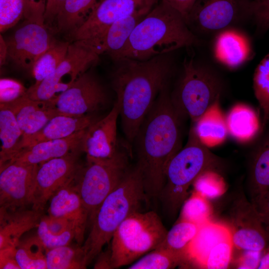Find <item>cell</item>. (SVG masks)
<instances>
[{
  "label": "cell",
  "instance_id": "1",
  "mask_svg": "<svg viewBox=\"0 0 269 269\" xmlns=\"http://www.w3.org/2000/svg\"><path fill=\"white\" fill-rule=\"evenodd\" d=\"M180 117L172 104L167 85L146 115L133 143L136 163L148 198L159 197L171 159L182 148Z\"/></svg>",
  "mask_w": 269,
  "mask_h": 269
},
{
  "label": "cell",
  "instance_id": "2",
  "mask_svg": "<svg viewBox=\"0 0 269 269\" xmlns=\"http://www.w3.org/2000/svg\"><path fill=\"white\" fill-rule=\"evenodd\" d=\"M168 54L144 61L129 58L114 61L116 66L111 79L115 103L123 131L131 143L159 93L168 85L173 69Z\"/></svg>",
  "mask_w": 269,
  "mask_h": 269
},
{
  "label": "cell",
  "instance_id": "3",
  "mask_svg": "<svg viewBox=\"0 0 269 269\" xmlns=\"http://www.w3.org/2000/svg\"><path fill=\"white\" fill-rule=\"evenodd\" d=\"M199 43L182 15L159 0L136 25L123 48L111 58L144 61Z\"/></svg>",
  "mask_w": 269,
  "mask_h": 269
},
{
  "label": "cell",
  "instance_id": "4",
  "mask_svg": "<svg viewBox=\"0 0 269 269\" xmlns=\"http://www.w3.org/2000/svg\"><path fill=\"white\" fill-rule=\"evenodd\" d=\"M147 199L139 170L135 166L129 168L102 202L91 223L90 233L81 246L86 267L109 243L120 224L130 214L139 211L141 203Z\"/></svg>",
  "mask_w": 269,
  "mask_h": 269
},
{
  "label": "cell",
  "instance_id": "5",
  "mask_svg": "<svg viewBox=\"0 0 269 269\" xmlns=\"http://www.w3.org/2000/svg\"><path fill=\"white\" fill-rule=\"evenodd\" d=\"M216 162L215 156L191 128L186 144L166 167L165 184L159 196L165 208L176 213L186 199L190 186L201 173L212 169Z\"/></svg>",
  "mask_w": 269,
  "mask_h": 269
},
{
  "label": "cell",
  "instance_id": "6",
  "mask_svg": "<svg viewBox=\"0 0 269 269\" xmlns=\"http://www.w3.org/2000/svg\"><path fill=\"white\" fill-rule=\"evenodd\" d=\"M167 232L159 216L153 211H137L130 214L111 239L113 269L132 264L156 249Z\"/></svg>",
  "mask_w": 269,
  "mask_h": 269
},
{
  "label": "cell",
  "instance_id": "7",
  "mask_svg": "<svg viewBox=\"0 0 269 269\" xmlns=\"http://www.w3.org/2000/svg\"><path fill=\"white\" fill-rule=\"evenodd\" d=\"M183 66V74L170 97L180 118L188 117L194 123L220 99L221 85L215 74L193 57L185 58Z\"/></svg>",
  "mask_w": 269,
  "mask_h": 269
},
{
  "label": "cell",
  "instance_id": "8",
  "mask_svg": "<svg viewBox=\"0 0 269 269\" xmlns=\"http://www.w3.org/2000/svg\"><path fill=\"white\" fill-rule=\"evenodd\" d=\"M45 8L41 2L27 6L25 20L5 42L6 55L19 68L32 70L55 41L44 25Z\"/></svg>",
  "mask_w": 269,
  "mask_h": 269
},
{
  "label": "cell",
  "instance_id": "9",
  "mask_svg": "<svg viewBox=\"0 0 269 269\" xmlns=\"http://www.w3.org/2000/svg\"><path fill=\"white\" fill-rule=\"evenodd\" d=\"M86 159L76 182L91 223L102 202L119 184L129 167L126 155L106 161Z\"/></svg>",
  "mask_w": 269,
  "mask_h": 269
},
{
  "label": "cell",
  "instance_id": "10",
  "mask_svg": "<svg viewBox=\"0 0 269 269\" xmlns=\"http://www.w3.org/2000/svg\"><path fill=\"white\" fill-rule=\"evenodd\" d=\"M99 56L81 41H74L69 44L65 58L56 69L37 86H31L27 89L26 96L39 101L53 100L57 93L65 91L74 83L64 82V76L69 75L74 81L98 62Z\"/></svg>",
  "mask_w": 269,
  "mask_h": 269
},
{
  "label": "cell",
  "instance_id": "11",
  "mask_svg": "<svg viewBox=\"0 0 269 269\" xmlns=\"http://www.w3.org/2000/svg\"><path fill=\"white\" fill-rule=\"evenodd\" d=\"M252 0H197L186 20L192 30L202 33L222 31L251 17Z\"/></svg>",
  "mask_w": 269,
  "mask_h": 269
},
{
  "label": "cell",
  "instance_id": "12",
  "mask_svg": "<svg viewBox=\"0 0 269 269\" xmlns=\"http://www.w3.org/2000/svg\"><path fill=\"white\" fill-rule=\"evenodd\" d=\"M107 101L103 85L94 75L85 72L69 88L50 101L60 114L83 116L99 110Z\"/></svg>",
  "mask_w": 269,
  "mask_h": 269
},
{
  "label": "cell",
  "instance_id": "13",
  "mask_svg": "<svg viewBox=\"0 0 269 269\" xmlns=\"http://www.w3.org/2000/svg\"><path fill=\"white\" fill-rule=\"evenodd\" d=\"M80 152L53 158L38 165L32 208L42 211L51 196L76 176L82 167L78 163Z\"/></svg>",
  "mask_w": 269,
  "mask_h": 269
},
{
  "label": "cell",
  "instance_id": "14",
  "mask_svg": "<svg viewBox=\"0 0 269 269\" xmlns=\"http://www.w3.org/2000/svg\"><path fill=\"white\" fill-rule=\"evenodd\" d=\"M38 165L8 162L0 166V207L32 205Z\"/></svg>",
  "mask_w": 269,
  "mask_h": 269
},
{
  "label": "cell",
  "instance_id": "15",
  "mask_svg": "<svg viewBox=\"0 0 269 269\" xmlns=\"http://www.w3.org/2000/svg\"><path fill=\"white\" fill-rule=\"evenodd\" d=\"M159 0H102L88 18L70 33L74 40L96 38L119 20L141 9L154 6Z\"/></svg>",
  "mask_w": 269,
  "mask_h": 269
},
{
  "label": "cell",
  "instance_id": "16",
  "mask_svg": "<svg viewBox=\"0 0 269 269\" xmlns=\"http://www.w3.org/2000/svg\"><path fill=\"white\" fill-rule=\"evenodd\" d=\"M119 110L115 103L109 114L97 120L86 129L81 150L86 159L106 161L120 157L126 154L119 151L117 139V120Z\"/></svg>",
  "mask_w": 269,
  "mask_h": 269
},
{
  "label": "cell",
  "instance_id": "17",
  "mask_svg": "<svg viewBox=\"0 0 269 269\" xmlns=\"http://www.w3.org/2000/svg\"><path fill=\"white\" fill-rule=\"evenodd\" d=\"M235 207L230 228L233 245L243 251L262 252L269 240L266 225L251 202L241 199Z\"/></svg>",
  "mask_w": 269,
  "mask_h": 269
},
{
  "label": "cell",
  "instance_id": "18",
  "mask_svg": "<svg viewBox=\"0 0 269 269\" xmlns=\"http://www.w3.org/2000/svg\"><path fill=\"white\" fill-rule=\"evenodd\" d=\"M77 175L51 196L49 200L48 213L49 216L70 221L75 227V240L78 245L82 246L86 226L89 221V213L78 189Z\"/></svg>",
  "mask_w": 269,
  "mask_h": 269
},
{
  "label": "cell",
  "instance_id": "19",
  "mask_svg": "<svg viewBox=\"0 0 269 269\" xmlns=\"http://www.w3.org/2000/svg\"><path fill=\"white\" fill-rule=\"evenodd\" d=\"M86 129L66 138L43 141L24 148L8 162L39 165L53 158L82 152L81 144Z\"/></svg>",
  "mask_w": 269,
  "mask_h": 269
},
{
  "label": "cell",
  "instance_id": "20",
  "mask_svg": "<svg viewBox=\"0 0 269 269\" xmlns=\"http://www.w3.org/2000/svg\"><path fill=\"white\" fill-rule=\"evenodd\" d=\"M153 7H145L119 20L96 38L80 40L99 55L106 53L111 58L123 48L136 25Z\"/></svg>",
  "mask_w": 269,
  "mask_h": 269
},
{
  "label": "cell",
  "instance_id": "21",
  "mask_svg": "<svg viewBox=\"0 0 269 269\" xmlns=\"http://www.w3.org/2000/svg\"><path fill=\"white\" fill-rule=\"evenodd\" d=\"M0 106L7 107L13 112L22 133V140L38 132L52 118L59 114L51 101L34 100L26 95Z\"/></svg>",
  "mask_w": 269,
  "mask_h": 269
},
{
  "label": "cell",
  "instance_id": "22",
  "mask_svg": "<svg viewBox=\"0 0 269 269\" xmlns=\"http://www.w3.org/2000/svg\"><path fill=\"white\" fill-rule=\"evenodd\" d=\"M41 212L33 208L0 207V249L16 247L22 235L37 227L43 216Z\"/></svg>",
  "mask_w": 269,
  "mask_h": 269
},
{
  "label": "cell",
  "instance_id": "23",
  "mask_svg": "<svg viewBox=\"0 0 269 269\" xmlns=\"http://www.w3.org/2000/svg\"><path fill=\"white\" fill-rule=\"evenodd\" d=\"M97 120L89 115L73 116L58 114L52 118L38 132L22 140L19 151L41 141L61 139L71 136L78 132L86 129Z\"/></svg>",
  "mask_w": 269,
  "mask_h": 269
},
{
  "label": "cell",
  "instance_id": "24",
  "mask_svg": "<svg viewBox=\"0 0 269 269\" xmlns=\"http://www.w3.org/2000/svg\"><path fill=\"white\" fill-rule=\"evenodd\" d=\"M214 52L216 58L226 66L234 68L250 58V43L241 33L234 29L220 32L215 39Z\"/></svg>",
  "mask_w": 269,
  "mask_h": 269
},
{
  "label": "cell",
  "instance_id": "25",
  "mask_svg": "<svg viewBox=\"0 0 269 269\" xmlns=\"http://www.w3.org/2000/svg\"><path fill=\"white\" fill-rule=\"evenodd\" d=\"M230 239L232 234L229 227L208 220L199 226L188 247V258L203 268L210 251L218 244Z\"/></svg>",
  "mask_w": 269,
  "mask_h": 269
},
{
  "label": "cell",
  "instance_id": "26",
  "mask_svg": "<svg viewBox=\"0 0 269 269\" xmlns=\"http://www.w3.org/2000/svg\"><path fill=\"white\" fill-rule=\"evenodd\" d=\"M219 101L218 99L210 107L192 128L199 140L209 148L223 142L229 134Z\"/></svg>",
  "mask_w": 269,
  "mask_h": 269
},
{
  "label": "cell",
  "instance_id": "27",
  "mask_svg": "<svg viewBox=\"0 0 269 269\" xmlns=\"http://www.w3.org/2000/svg\"><path fill=\"white\" fill-rule=\"evenodd\" d=\"M228 134L239 142L253 139L260 128V119L256 112L244 104L233 106L226 117Z\"/></svg>",
  "mask_w": 269,
  "mask_h": 269
},
{
  "label": "cell",
  "instance_id": "28",
  "mask_svg": "<svg viewBox=\"0 0 269 269\" xmlns=\"http://www.w3.org/2000/svg\"><path fill=\"white\" fill-rule=\"evenodd\" d=\"M22 131L11 109L0 106V166L9 161L19 151Z\"/></svg>",
  "mask_w": 269,
  "mask_h": 269
},
{
  "label": "cell",
  "instance_id": "29",
  "mask_svg": "<svg viewBox=\"0 0 269 269\" xmlns=\"http://www.w3.org/2000/svg\"><path fill=\"white\" fill-rule=\"evenodd\" d=\"M102 0H66L56 19L59 30L70 31L80 26Z\"/></svg>",
  "mask_w": 269,
  "mask_h": 269
},
{
  "label": "cell",
  "instance_id": "30",
  "mask_svg": "<svg viewBox=\"0 0 269 269\" xmlns=\"http://www.w3.org/2000/svg\"><path fill=\"white\" fill-rule=\"evenodd\" d=\"M199 227V225L194 223L180 219L167 231L165 238L157 248L167 249L188 257V247L196 236Z\"/></svg>",
  "mask_w": 269,
  "mask_h": 269
},
{
  "label": "cell",
  "instance_id": "31",
  "mask_svg": "<svg viewBox=\"0 0 269 269\" xmlns=\"http://www.w3.org/2000/svg\"><path fill=\"white\" fill-rule=\"evenodd\" d=\"M251 187L252 198L269 190V136L260 144L254 156Z\"/></svg>",
  "mask_w": 269,
  "mask_h": 269
},
{
  "label": "cell",
  "instance_id": "32",
  "mask_svg": "<svg viewBox=\"0 0 269 269\" xmlns=\"http://www.w3.org/2000/svg\"><path fill=\"white\" fill-rule=\"evenodd\" d=\"M46 250L37 236L20 241L15 257L20 269H47Z\"/></svg>",
  "mask_w": 269,
  "mask_h": 269
},
{
  "label": "cell",
  "instance_id": "33",
  "mask_svg": "<svg viewBox=\"0 0 269 269\" xmlns=\"http://www.w3.org/2000/svg\"><path fill=\"white\" fill-rule=\"evenodd\" d=\"M69 44L55 40L38 59L31 70L35 80L33 86H37L56 69L65 58Z\"/></svg>",
  "mask_w": 269,
  "mask_h": 269
},
{
  "label": "cell",
  "instance_id": "34",
  "mask_svg": "<svg viewBox=\"0 0 269 269\" xmlns=\"http://www.w3.org/2000/svg\"><path fill=\"white\" fill-rule=\"evenodd\" d=\"M47 269H83L86 266L81 246L65 245L46 250Z\"/></svg>",
  "mask_w": 269,
  "mask_h": 269
},
{
  "label": "cell",
  "instance_id": "35",
  "mask_svg": "<svg viewBox=\"0 0 269 269\" xmlns=\"http://www.w3.org/2000/svg\"><path fill=\"white\" fill-rule=\"evenodd\" d=\"M188 257L170 250L157 248L148 252L134 263L129 269H169L175 268Z\"/></svg>",
  "mask_w": 269,
  "mask_h": 269
},
{
  "label": "cell",
  "instance_id": "36",
  "mask_svg": "<svg viewBox=\"0 0 269 269\" xmlns=\"http://www.w3.org/2000/svg\"><path fill=\"white\" fill-rule=\"evenodd\" d=\"M256 98L263 114V124L269 119V53L256 67L253 78Z\"/></svg>",
  "mask_w": 269,
  "mask_h": 269
},
{
  "label": "cell",
  "instance_id": "37",
  "mask_svg": "<svg viewBox=\"0 0 269 269\" xmlns=\"http://www.w3.org/2000/svg\"><path fill=\"white\" fill-rule=\"evenodd\" d=\"M212 212V207L208 199L194 191L182 205L180 219L200 226L210 220Z\"/></svg>",
  "mask_w": 269,
  "mask_h": 269
},
{
  "label": "cell",
  "instance_id": "38",
  "mask_svg": "<svg viewBox=\"0 0 269 269\" xmlns=\"http://www.w3.org/2000/svg\"><path fill=\"white\" fill-rule=\"evenodd\" d=\"M194 191L208 199L222 195L226 186L223 177L212 169L201 173L192 184Z\"/></svg>",
  "mask_w": 269,
  "mask_h": 269
},
{
  "label": "cell",
  "instance_id": "39",
  "mask_svg": "<svg viewBox=\"0 0 269 269\" xmlns=\"http://www.w3.org/2000/svg\"><path fill=\"white\" fill-rule=\"evenodd\" d=\"M26 0H0V31L14 26L24 17Z\"/></svg>",
  "mask_w": 269,
  "mask_h": 269
},
{
  "label": "cell",
  "instance_id": "40",
  "mask_svg": "<svg viewBox=\"0 0 269 269\" xmlns=\"http://www.w3.org/2000/svg\"><path fill=\"white\" fill-rule=\"evenodd\" d=\"M37 236L46 250L68 245L75 239L76 233L74 229H69L59 235L53 234L49 230L43 217L37 226Z\"/></svg>",
  "mask_w": 269,
  "mask_h": 269
},
{
  "label": "cell",
  "instance_id": "41",
  "mask_svg": "<svg viewBox=\"0 0 269 269\" xmlns=\"http://www.w3.org/2000/svg\"><path fill=\"white\" fill-rule=\"evenodd\" d=\"M233 246L232 239L218 244L209 253L203 268L210 269L228 268L231 263Z\"/></svg>",
  "mask_w": 269,
  "mask_h": 269
},
{
  "label": "cell",
  "instance_id": "42",
  "mask_svg": "<svg viewBox=\"0 0 269 269\" xmlns=\"http://www.w3.org/2000/svg\"><path fill=\"white\" fill-rule=\"evenodd\" d=\"M27 89L20 82L10 78L0 80V105H7L26 95Z\"/></svg>",
  "mask_w": 269,
  "mask_h": 269
},
{
  "label": "cell",
  "instance_id": "43",
  "mask_svg": "<svg viewBox=\"0 0 269 269\" xmlns=\"http://www.w3.org/2000/svg\"><path fill=\"white\" fill-rule=\"evenodd\" d=\"M250 12L259 31L269 29V0H252Z\"/></svg>",
  "mask_w": 269,
  "mask_h": 269
},
{
  "label": "cell",
  "instance_id": "44",
  "mask_svg": "<svg viewBox=\"0 0 269 269\" xmlns=\"http://www.w3.org/2000/svg\"><path fill=\"white\" fill-rule=\"evenodd\" d=\"M251 203L263 222L269 227V190L253 197Z\"/></svg>",
  "mask_w": 269,
  "mask_h": 269
},
{
  "label": "cell",
  "instance_id": "45",
  "mask_svg": "<svg viewBox=\"0 0 269 269\" xmlns=\"http://www.w3.org/2000/svg\"><path fill=\"white\" fill-rule=\"evenodd\" d=\"M261 257V252L253 251H244L237 259L236 267L238 269H258Z\"/></svg>",
  "mask_w": 269,
  "mask_h": 269
},
{
  "label": "cell",
  "instance_id": "46",
  "mask_svg": "<svg viewBox=\"0 0 269 269\" xmlns=\"http://www.w3.org/2000/svg\"><path fill=\"white\" fill-rule=\"evenodd\" d=\"M47 227L51 233L55 235H59L69 229H74L73 224L68 220L59 217L50 216H43ZM76 233V232H75ZM76 237V236H75Z\"/></svg>",
  "mask_w": 269,
  "mask_h": 269
},
{
  "label": "cell",
  "instance_id": "47",
  "mask_svg": "<svg viewBox=\"0 0 269 269\" xmlns=\"http://www.w3.org/2000/svg\"><path fill=\"white\" fill-rule=\"evenodd\" d=\"M16 248L7 247L0 249V269H20L15 257Z\"/></svg>",
  "mask_w": 269,
  "mask_h": 269
},
{
  "label": "cell",
  "instance_id": "48",
  "mask_svg": "<svg viewBox=\"0 0 269 269\" xmlns=\"http://www.w3.org/2000/svg\"><path fill=\"white\" fill-rule=\"evenodd\" d=\"M66 0H46L44 21L52 22L56 19Z\"/></svg>",
  "mask_w": 269,
  "mask_h": 269
},
{
  "label": "cell",
  "instance_id": "49",
  "mask_svg": "<svg viewBox=\"0 0 269 269\" xmlns=\"http://www.w3.org/2000/svg\"><path fill=\"white\" fill-rule=\"evenodd\" d=\"M176 9L186 22L187 17L197 0H161Z\"/></svg>",
  "mask_w": 269,
  "mask_h": 269
},
{
  "label": "cell",
  "instance_id": "50",
  "mask_svg": "<svg viewBox=\"0 0 269 269\" xmlns=\"http://www.w3.org/2000/svg\"><path fill=\"white\" fill-rule=\"evenodd\" d=\"M96 258H97V260L94 266V269H113L110 248L106 252H102L101 251Z\"/></svg>",
  "mask_w": 269,
  "mask_h": 269
},
{
  "label": "cell",
  "instance_id": "51",
  "mask_svg": "<svg viewBox=\"0 0 269 269\" xmlns=\"http://www.w3.org/2000/svg\"><path fill=\"white\" fill-rule=\"evenodd\" d=\"M258 269H269V246L267 248L264 254L261 256Z\"/></svg>",
  "mask_w": 269,
  "mask_h": 269
},
{
  "label": "cell",
  "instance_id": "52",
  "mask_svg": "<svg viewBox=\"0 0 269 269\" xmlns=\"http://www.w3.org/2000/svg\"><path fill=\"white\" fill-rule=\"evenodd\" d=\"M29 1H35V0H28Z\"/></svg>",
  "mask_w": 269,
  "mask_h": 269
},
{
  "label": "cell",
  "instance_id": "53",
  "mask_svg": "<svg viewBox=\"0 0 269 269\" xmlns=\"http://www.w3.org/2000/svg\"><path fill=\"white\" fill-rule=\"evenodd\" d=\"M27 3H28V2H27Z\"/></svg>",
  "mask_w": 269,
  "mask_h": 269
},
{
  "label": "cell",
  "instance_id": "54",
  "mask_svg": "<svg viewBox=\"0 0 269 269\" xmlns=\"http://www.w3.org/2000/svg\"><path fill=\"white\" fill-rule=\"evenodd\" d=\"M33 2H34V1H33ZM25 5H26V4H25Z\"/></svg>",
  "mask_w": 269,
  "mask_h": 269
}]
</instances>
